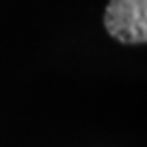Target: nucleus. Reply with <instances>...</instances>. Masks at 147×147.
I'll list each match as a JSON object with an SVG mask.
<instances>
[{
    "instance_id": "obj_1",
    "label": "nucleus",
    "mask_w": 147,
    "mask_h": 147,
    "mask_svg": "<svg viewBox=\"0 0 147 147\" xmlns=\"http://www.w3.org/2000/svg\"><path fill=\"white\" fill-rule=\"evenodd\" d=\"M105 27L120 42H145L147 0H111L105 10Z\"/></svg>"
}]
</instances>
